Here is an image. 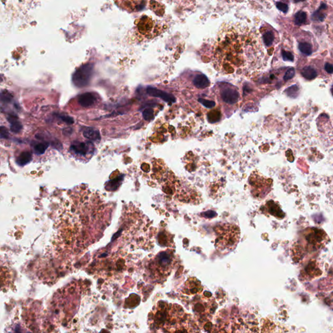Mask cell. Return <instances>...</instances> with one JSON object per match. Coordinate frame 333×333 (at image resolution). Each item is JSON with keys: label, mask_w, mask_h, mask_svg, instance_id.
Segmentation results:
<instances>
[{"label": "cell", "mask_w": 333, "mask_h": 333, "mask_svg": "<svg viewBox=\"0 0 333 333\" xmlns=\"http://www.w3.org/2000/svg\"><path fill=\"white\" fill-rule=\"evenodd\" d=\"M264 52L258 31L242 22L224 24L214 44V61L224 69L254 63Z\"/></svg>", "instance_id": "1"}, {"label": "cell", "mask_w": 333, "mask_h": 333, "mask_svg": "<svg viewBox=\"0 0 333 333\" xmlns=\"http://www.w3.org/2000/svg\"><path fill=\"white\" fill-rule=\"evenodd\" d=\"M107 212L97 202L74 204L62 215L59 239L73 252L84 251L103 234L109 219Z\"/></svg>", "instance_id": "2"}, {"label": "cell", "mask_w": 333, "mask_h": 333, "mask_svg": "<svg viewBox=\"0 0 333 333\" xmlns=\"http://www.w3.org/2000/svg\"><path fill=\"white\" fill-rule=\"evenodd\" d=\"M189 315L176 304L159 301L153 308L149 325L154 331L190 332Z\"/></svg>", "instance_id": "3"}, {"label": "cell", "mask_w": 333, "mask_h": 333, "mask_svg": "<svg viewBox=\"0 0 333 333\" xmlns=\"http://www.w3.org/2000/svg\"><path fill=\"white\" fill-rule=\"evenodd\" d=\"M215 247L220 253L226 254L235 249L240 239V229L234 224H219L214 228Z\"/></svg>", "instance_id": "4"}, {"label": "cell", "mask_w": 333, "mask_h": 333, "mask_svg": "<svg viewBox=\"0 0 333 333\" xmlns=\"http://www.w3.org/2000/svg\"><path fill=\"white\" fill-rule=\"evenodd\" d=\"M174 256L169 251L161 252L149 264L150 275L156 280H163L171 274L173 267Z\"/></svg>", "instance_id": "5"}, {"label": "cell", "mask_w": 333, "mask_h": 333, "mask_svg": "<svg viewBox=\"0 0 333 333\" xmlns=\"http://www.w3.org/2000/svg\"><path fill=\"white\" fill-rule=\"evenodd\" d=\"M137 35L144 39H152L159 34V27L152 18L143 16L136 23Z\"/></svg>", "instance_id": "6"}, {"label": "cell", "mask_w": 333, "mask_h": 333, "mask_svg": "<svg viewBox=\"0 0 333 333\" xmlns=\"http://www.w3.org/2000/svg\"><path fill=\"white\" fill-rule=\"evenodd\" d=\"M93 74V66L86 65L76 70L72 76V82L74 85L81 88L86 87L89 84Z\"/></svg>", "instance_id": "7"}, {"label": "cell", "mask_w": 333, "mask_h": 333, "mask_svg": "<svg viewBox=\"0 0 333 333\" xmlns=\"http://www.w3.org/2000/svg\"><path fill=\"white\" fill-rule=\"evenodd\" d=\"M220 96L223 101L230 105H234L238 101L239 98L238 91L232 87H227L223 89Z\"/></svg>", "instance_id": "8"}, {"label": "cell", "mask_w": 333, "mask_h": 333, "mask_svg": "<svg viewBox=\"0 0 333 333\" xmlns=\"http://www.w3.org/2000/svg\"><path fill=\"white\" fill-rule=\"evenodd\" d=\"M146 93L148 95L153 96V97L161 98L167 103H174L176 101V98L173 95L167 93L165 91L156 89V88L154 87H148L146 89Z\"/></svg>", "instance_id": "9"}, {"label": "cell", "mask_w": 333, "mask_h": 333, "mask_svg": "<svg viewBox=\"0 0 333 333\" xmlns=\"http://www.w3.org/2000/svg\"><path fill=\"white\" fill-rule=\"evenodd\" d=\"M186 288L184 292L188 295H194L200 293L202 290L200 282L195 278H191L186 283Z\"/></svg>", "instance_id": "10"}, {"label": "cell", "mask_w": 333, "mask_h": 333, "mask_svg": "<svg viewBox=\"0 0 333 333\" xmlns=\"http://www.w3.org/2000/svg\"><path fill=\"white\" fill-rule=\"evenodd\" d=\"M143 0H119V5L128 11L139 10L143 7Z\"/></svg>", "instance_id": "11"}, {"label": "cell", "mask_w": 333, "mask_h": 333, "mask_svg": "<svg viewBox=\"0 0 333 333\" xmlns=\"http://www.w3.org/2000/svg\"><path fill=\"white\" fill-rule=\"evenodd\" d=\"M96 98L95 96L91 93H85L79 96L78 102L83 107H89L93 106L96 103Z\"/></svg>", "instance_id": "12"}, {"label": "cell", "mask_w": 333, "mask_h": 333, "mask_svg": "<svg viewBox=\"0 0 333 333\" xmlns=\"http://www.w3.org/2000/svg\"><path fill=\"white\" fill-rule=\"evenodd\" d=\"M193 84L199 89H205L210 86V82L205 75L199 74L194 78Z\"/></svg>", "instance_id": "13"}, {"label": "cell", "mask_w": 333, "mask_h": 333, "mask_svg": "<svg viewBox=\"0 0 333 333\" xmlns=\"http://www.w3.org/2000/svg\"><path fill=\"white\" fill-rule=\"evenodd\" d=\"M83 136L91 141H99L101 138L98 130L93 128H86L83 131Z\"/></svg>", "instance_id": "14"}, {"label": "cell", "mask_w": 333, "mask_h": 333, "mask_svg": "<svg viewBox=\"0 0 333 333\" xmlns=\"http://www.w3.org/2000/svg\"><path fill=\"white\" fill-rule=\"evenodd\" d=\"M70 149L76 154L85 156L89 151V146L84 143H76V144H72L70 146Z\"/></svg>", "instance_id": "15"}, {"label": "cell", "mask_w": 333, "mask_h": 333, "mask_svg": "<svg viewBox=\"0 0 333 333\" xmlns=\"http://www.w3.org/2000/svg\"><path fill=\"white\" fill-rule=\"evenodd\" d=\"M8 120L11 124L10 128L11 131L14 132V133H18L22 130V124L19 121L18 119L16 116L9 115V117H8Z\"/></svg>", "instance_id": "16"}, {"label": "cell", "mask_w": 333, "mask_h": 333, "mask_svg": "<svg viewBox=\"0 0 333 333\" xmlns=\"http://www.w3.org/2000/svg\"><path fill=\"white\" fill-rule=\"evenodd\" d=\"M32 160V155L31 152L25 151L21 153L17 159V163L20 166H24L29 163Z\"/></svg>", "instance_id": "17"}, {"label": "cell", "mask_w": 333, "mask_h": 333, "mask_svg": "<svg viewBox=\"0 0 333 333\" xmlns=\"http://www.w3.org/2000/svg\"><path fill=\"white\" fill-rule=\"evenodd\" d=\"M301 74L304 78L309 80L316 78L317 77V75H318L316 70L310 66H308L303 68V69L301 71Z\"/></svg>", "instance_id": "18"}, {"label": "cell", "mask_w": 333, "mask_h": 333, "mask_svg": "<svg viewBox=\"0 0 333 333\" xmlns=\"http://www.w3.org/2000/svg\"><path fill=\"white\" fill-rule=\"evenodd\" d=\"M299 49L303 54L307 55H310L312 53V46L307 42H301L299 44Z\"/></svg>", "instance_id": "19"}, {"label": "cell", "mask_w": 333, "mask_h": 333, "mask_svg": "<svg viewBox=\"0 0 333 333\" xmlns=\"http://www.w3.org/2000/svg\"><path fill=\"white\" fill-rule=\"evenodd\" d=\"M13 98V96L8 91H3L0 93V101L3 103H9Z\"/></svg>", "instance_id": "20"}, {"label": "cell", "mask_w": 333, "mask_h": 333, "mask_svg": "<svg viewBox=\"0 0 333 333\" xmlns=\"http://www.w3.org/2000/svg\"><path fill=\"white\" fill-rule=\"evenodd\" d=\"M307 14L303 11H299L295 16V22L298 26L302 25L306 21Z\"/></svg>", "instance_id": "21"}, {"label": "cell", "mask_w": 333, "mask_h": 333, "mask_svg": "<svg viewBox=\"0 0 333 333\" xmlns=\"http://www.w3.org/2000/svg\"><path fill=\"white\" fill-rule=\"evenodd\" d=\"M273 40H274V35L271 31H267L266 33L264 35L263 41L266 46L267 47L270 46L272 45V42H273Z\"/></svg>", "instance_id": "22"}, {"label": "cell", "mask_w": 333, "mask_h": 333, "mask_svg": "<svg viewBox=\"0 0 333 333\" xmlns=\"http://www.w3.org/2000/svg\"><path fill=\"white\" fill-rule=\"evenodd\" d=\"M48 146V144L46 143H39L36 144L34 148V150L36 154H42L45 152Z\"/></svg>", "instance_id": "23"}, {"label": "cell", "mask_w": 333, "mask_h": 333, "mask_svg": "<svg viewBox=\"0 0 333 333\" xmlns=\"http://www.w3.org/2000/svg\"><path fill=\"white\" fill-rule=\"evenodd\" d=\"M143 118L147 121H150L154 118V110L152 108H147L143 112Z\"/></svg>", "instance_id": "24"}, {"label": "cell", "mask_w": 333, "mask_h": 333, "mask_svg": "<svg viewBox=\"0 0 333 333\" xmlns=\"http://www.w3.org/2000/svg\"><path fill=\"white\" fill-rule=\"evenodd\" d=\"M198 101L200 103H202L204 106H205L206 107L211 108V107H213L215 106V103L214 102L210 101V100H207L203 99V98H199L198 100Z\"/></svg>", "instance_id": "25"}, {"label": "cell", "mask_w": 333, "mask_h": 333, "mask_svg": "<svg viewBox=\"0 0 333 333\" xmlns=\"http://www.w3.org/2000/svg\"><path fill=\"white\" fill-rule=\"evenodd\" d=\"M295 75V70L294 68H290V69H289L286 72L285 75H284V79L285 80V81H288V80L291 79L293 77H294Z\"/></svg>", "instance_id": "26"}, {"label": "cell", "mask_w": 333, "mask_h": 333, "mask_svg": "<svg viewBox=\"0 0 333 333\" xmlns=\"http://www.w3.org/2000/svg\"><path fill=\"white\" fill-rule=\"evenodd\" d=\"M282 55L284 61H294V55H293V54L291 53V52L282 50Z\"/></svg>", "instance_id": "27"}, {"label": "cell", "mask_w": 333, "mask_h": 333, "mask_svg": "<svg viewBox=\"0 0 333 333\" xmlns=\"http://www.w3.org/2000/svg\"><path fill=\"white\" fill-rule=\"evenodd\" d=\"M9 137V131L4 126H0V139H7Z\"/></svg>", "instance_id": "28"}, {"label": "cell", "mask_w": 333, "mask_h": 333, "mask_svg": "<svg viewBox=\"0 0 333 333\" xmlns=\"http://www.w3.org/2000/svg\"><path fill=\"white\" fill-rule=\"evenodd\" d=\"M59 117L61 119L63 120V121L66 122L68 124H72L74 123V119H72V117H69V116L64 115H59Z\"/></svg>", "instance_id": "29"}, {"label": "cell", "mask_w": 333, "mask_h": 333, "mask_svg": "<svg viewBox=\"0 0 333 333\" xmlns=\"http://www.w3.org/2000/svg\"><path fill=\"white\" fill-rule=\"evenodd\" d=\"M298 87H297V85L291 86L290 87H289L288 89L286 90V93L289 96H294V93L296 94L297 92H298Z\"/></svg>", "instance_id": "30"}, {"label": "cell", "mask_w": 333, "mask_h": 333, "mask_svg": "<svg viewBox=\"0 0 333 333\" xmlns=\"http://www.w3.org/2000/svg\"><path fill=\"white\" fill-rule=\"evenodd\" d=\"M276 7H277L278 9H279L280 11H282L283 13H286L288 10V7L286 4L281 2L276 3Z\"/></svg>", "instance_id": "31"}, {"label": "cell", "mask_w": 333, "mask_h": 333, "mask_svg": "<svg viewBox=\"0 0 333 333\" xmlns=\"http://www.w3.org/2000/svg\"><path fill=\"white\" fill-rule=\"evenodd\" d=\"M325 70L328 74H332L333 72V66L331 64L327 63L325 65Z\"/></svg>", "instance_id": "32"}, {"label": "cell", "mask_w": 333, "mask_h": 333, "mask_svg": "<svg viewBox=\"0 0 333 333\" xmlns=\"http://www.w3.org/2000/svg\"><path fill=\"white\" fill-rule=\"evenodd\" d=\"M302 1H304V0H295V2H302Z\"/></svg>", "instance_id": "33"}]
</instances>
